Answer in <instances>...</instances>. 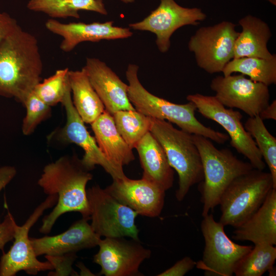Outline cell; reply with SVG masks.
Wrapping results in <instances>:
<instances>
[{"instance_id":"cell-27","label":"cell","mask_w":276,"mask_h":276,"mask_svg":"<svg viewBox=\"0 0 276 276\" xmlns=\"http://www.w3.org/2000/svg\"><path fill=\"white\" fill-rule=\"evenodd\" d=\"M276 247L267 244H255L237 264L234 274L236 276H261L274 268Z\"/></svg>"},{"instance_id":"cell-37","label":"cell","mask_w":276,"mask_h":276,"mask_svg":"<svg viewBox=\"0 0 276 276\" xmlns=\"http://www.w3.org/2000/svg\"><path fill=\"white\" fill-rule=\"evenodd\" d=\"M262 120H276V100H273L259 114Z\"/></svg>"},{"instance_id":"cell-19","label":"cell","mask_w":276,"mask_h":276,"mask_svg":"<svg viewBox=\"0 0 276 276\" xmlns=\"http://www.w3.org/2000/svg\"><path fill=\"white\" fill-rule=\"evenodd\" d=\"M83 68L105 110L110 114L119 110H135L128 97V85L105 62L97 58H88Z\"/></svg>"},{"instance_id":"cell-30","label":"cell","mask_w":276,"mask_h":276,"mask_svg":"<svg viewBox=\"0 0 276 276\" xmlns=\"http://www.w3.org/2000/svg\"><path fill=\"white\" fill-rule=\"evenodd\" d=\"M69 71L68 68L57 70L53 75L38 83L33 92L51 107L61 103L66 94L71 90Z\"/></svg>"},{"instance_id":"cell-12","label":"cell","mask_w":276,"mask_h":276,"mask_svg":"<svg viewBox=\"0 0 276 276\" xmlns=\"http://www.w3.org/2000/svg\"><path fill=\"white\" fill-rule=\"evenodd\" d=\"M61 104L66 112V122L63 127L56 129L49 136L50 142L56 141L62 145L75 144L80 147L84 153L83 164L91 171L96 165L101 166L112 178H123L126 176L119 172L105 158L95 137L87 131L84 122L77 112L72 101L71 90L65 95Z\"/></svg>"},{"instance_id":"cell-23","label":"cell","mask_w":276,"mask_h":276,"mask_svg":"<svg viewBox=\"0 0 276 276\" xmlns=\"http://www.w3.org/2000/svg\"><path fill=\"white\" fill-rule=\"evenodd\" d=\"M242 31L236 38L234 58L258 57L271 59L272 54L267 48V43L272 34L268 24L257 17L248 14L239 20Z\"/></svg>"},{"instance_id":"cell-9","label":"cell","mask_w":276,"mask_h":276,"mask_svg":"<svg viewBox=\"0 0 276 276\" xmlns=\"http://www.w3.org/2000/svg\"><path fill=\"white\" fill-rule=\"evenodd\" d=\"M239 34L236 25L228 21L201 27L191 37L188 49L194 53L200 68L211 74L222 72L234 58L235 43Z\"/></svg>"},{"instance_id":"cell-15","label":"cell","mask_w":276,"mask_h":276,"mask_svg":"<svg viewBox=\"0 0 276 276\" xmlns=\"http://www.w3.org/2000/svg\"><path fill=\"white\" fill-rule=\"evenodd\" d=\"M206 18L200 8L183 7L174 0H160L157 8L147 17L129 26L134 30L154 33L158 50L165 53L170 47V37L176 30L186 25H197Z\"/></svg>"},{"instance_id":"cell-39","label":"cell","mask_w":276,"mask_h":276,"mask_svg":"<svg viewBox=\"0 0 276 276\" xmlns=\"http://www.w3.org/2000/svg\"><path fill=\"white\" fill-rule=\"evenodd\" d=\"M268 2H269V3H270L271 4H272V5L275 6L276 5V0H266Z\"/></svg>"},{"instance_id":"cell-6","label":"cell","mask_w":276,"mask_h":276,"mask_svg":"<svg viewBox=\"0 0 276 276\" xmlns=\"http://www.w3.org/2000/svg\"><path fill=\"white\" fill-rule=\"evenodd\" d=\"M273 188L270 173L261 170L254 168L236 177L220 199L219 222L224 226L241 225L259 209Z\"/></svg>"},{"instance_id":"cell-16","label":"cell","mask_w":276,"mask_h":276,"mask_svg":"<svg viewBox=\"0 0 276 276\" xmlns=\"http://www.w3.org/2000/svg\"><path fill=\"white\" fill-rule=\"evenodd\" d=\"M105 190L138 215L156 217L160 214L164 205L166 191L142 178L131 179L126 176L113 179Z\"/></svg>"},{"instance_id":"cell-13","label":"cell","mask_w":276,"mask_h":276,"mask_svg":"<svg viewBox=\"0 0 276 276\" xmlns=\"http://www.w3.org/2000/svg\"><path fill=\"white\" fill-rule=\"evenodd\" d=\"M244 76H217L212 80L210 87L225 107L238 108L249 117H255L269 104L268 86Z\"/></svg>"},{"instance_id":"cell-36","label":"cell","mask_w":276,"mask_h":276,"mask_svg":"<svg viewBox=\"0 0 276 276\" xmlns=\"http://www.w3.org/2000/svg\"><path fill=\"white\" fill-rule=\"evenodd\" d=\"M16 174V170L14 167L4 166L0 167V192L11 181Z\"/></svg>"},{"instance_id":"cell-17","label":"cell","mask_w":276,"mask_h":276,"mask_svg":"<svg viewBox=\"0 0 276 276\" xmlns=\"http://www.w3.org/2000/svg\"><path fill=\"white\" fill-rule=\"evenodd\" d=\"M45 26L50 32L62 37L60 48L64 52H71L83 41L122 39L132 35L129 28L114 26L113 21L64 24L51 18L45 22Z\"/></svg>"},{"instance_id":"cell-3","label":"cell","mask_w":276,"mask_h":276,"mask_svg":"<svg viewBox=\"0 0 276 276\" xmlns=\"http://www.w3.org/2000/svg\"><path fill=\"white\" fill-rule=\"evenodd\" d=\"M138 70L137 65L129 64L126 72L128 97L136 110L150 118L173 123L183 131L203 136L219 144L228 140L227 134L207 127L197 119V108L193 102L175 104L149 92L139 81Z\"/></svg>"},{"instance_id":"cell-5","label":"cell","mask_w":276,"mask_h":276,"mask_svg":"<svg viewBox=\"0 0 276 276\" xmlns=\"http://www.w3.org/2000/svg\"><path fill=\"white\" fill-rule=\"evenodd\" d=\"M151 118L150 132L163 148L170 166L178 175L175 197L182 201L190 188L203 179L201 157L192 134L175 128L171 123Z\"/></svg>"},{"instance_id":"cell-35","label":"cell","mask_w":276,"mask_h":276,"mask_svg":"<svg viewBox=\"0 0 276 276\" xmlns=\"http://www.w3.org/2000/svg\"><path fill=\"white\" fill-rule=\"evenodd\" d=\"M18 26L15 18L6 12L0 11V45Z\"/></svg>"},{"instance_id":"cell-14","label":"cell","mask_w":276,"mask_h":276,"mask_svg":"<svg viewBox=\"0 0 276 276\" xmlns=\"http://www.w3.org/2000/svg\"><path fill=\"white\" fill-rule=\"evenodd\" d=\"M98 246L93 262L100 266L99 274L105 276L143 275L140 266L151 255V250L144 247L140 240L123 237L101 239Z\"/></svg>"},{"instance_id":"cell-18","label":"cell","mask_w":276,"mask_h":276,"mask_svg":"<svg viewBox=\"0 0 276 276\" xmlns=\"http://www.w3.org/2000/svg\"><path fill=\"white\" fill-rule=\"evenodd\" d=\"M89 219L82 218L75 222L68 229L59 235L41 238H30L36 257L45 255L61 256L94 247L101 237L88 223Z\"/></svg>"},{"instance_id":"cell-22","label":"cell","mask_w":276,"mask_h":276,"mask_svg":"<svg viewBox=\"0 0 276 276\" xmlns=\"http://www.w3.org/2000/svg\"><path fill=\"white\" fill-rule=\"evenodd\" d=\"M135 149L143 170L142 178L167 191L173 184L174 171L160 144L150 132L138 142Z\"/></svg>"},{"instance_id":"cell-4","label":"cell","mask_w":276,"mask_h":276,"mask_svg":"<svg viewBox=\"0 0 276 276\" xmlns=\"http://www.w3.org/2000/svg\"><path fill=\"white\" fill-rule=\"evenodd\" d=\"M192 137L203 168V179L199 183V189L204 217L219 205L221 195L234 179L254 168L249 162L239 159L230 150L217 148L209 139L197 134H192Z\"/></svg>"},{"instance_id":"cell-26","label":"cell","mask_w":276,"mask_h":276,"mask_svg":"<svg viewBox=\"0 0 276 276\" xmlns=\"http://www.w3.org/2000/svg\"><path fill=\"white\" fill-rule=\"evenodd\" d=\"M224 76L233 73L248 76L251 80L269 86L276 84V55L270 59L248 57L233 58L224 66Z\"/></svg>"},{"instance_id":"cell-7","label":"cell","mask_w":276,"mask_h":276,"mask_svg":"<svg viewBox=\"0 0 276 276\" xmlns=\"http://www.w3.org/2000/svg\"><path fill=\"white\" fill-rule=\"evenodd\" d=\"M90 225L100 237H126L140 240L135 222L138 214L120 203L105 189L95 185L86 190Z\"/></svg>"},{"instance_id":"cell-32","label":"cell","mask_w":276,"mask_h":276,"mask_svg":"<svg viewBox=\"0 0 276 276\" xmlns=\"http://www.w3.org/2000/svg\"><path fill=\"white\" fill-rule=\"evenodd\" d=\"M76 253H70L61 256H48L45 258L53 266L56 271L52 272V275H79L72 268V265L77 258Z\"/></svg>"},{"instance_id":"cell-33","label":"cell","mask_w":276,"mask_h":276,"mask_svg":"<svg viewBox=\"0 0 276 276\" xmlns=\"http://www.w3.org/2000/svg\"><path fill=\"white\" fill-rule=\"evenodd\" d=\"M196 262L189 257H185L158 276H183L196 266Z\"/></svg>"},{"instance_id":"cell-2","label":"cell","mask_w":276,"mask_h":276,"mask_svg":"<svg viewBox=\"0 0 276 276\" xmlns=\"http://www.w3.org/2000/svg\"><path fill=\"white\" fill-rule=\"evenodd\" d=\"M42 69L36 38L18 25L0 45V96L24 104Z\"/></svg>"},{"instance_id":"cell-25","label":"cell","mask_w":276,"mask_h":276,"mask_svg":"<svg viewBox=\"0 0 276 276\" xmlns=\"http://www.w3.org/2000/svg\"><path fill=\"white\" fill-rule=\"evenodd\" d=\"M127 4L135 0H120ZM31 11L42 12L52 18H79L80 10L94 11L107 15L103 0H29L27 5Z\"/></svg>"},{"instance_id":"cell-24","label":"cell","mask_w":276,"mask_h":276,"mask_svg":"<svg viewBox=\"0 0 276 276\" xmlns=\"http://www.w3.org/2000/svg\"><path fill=\"white\" fill-rule=\"evenodd\" d=\"M69 80L73 103L82 121L91 124L104 111L105 107L82 67L70 71Z\"/></svg>"},{"instance_id":"cell-34","label":"cell","mask_w":276,"mask_h":276,"mask_svg":"<svg viewBox=\"0 0 276 276\" xmlns=\"http://www.w3.org/2000/svg\"><path fill=\"white\" fill-rule=\"evenodd\" d=\"M14 217L8 212L4 221L0 223V249L4 251L5 244L14 239L15 225Z\"/></svg>"},{"instance_id":"cell-21","label":"cell","mask_w":276,"mask_h":276,"mask_svg":"<svg viewBox=\"0 0 276 276\" xmlns=\"http://www.w3.org/2000/svg\"><path fill=\"white\" fill-rule=\"evenodd\" d=\"M91 124L95 138L107 160L121 173L135 159L132 149L119 133L111 114L105 111Z\"/></svg>"},{"instance_id":"cell-29","label":"cell","mask_w":276,"mask_h":276,"mask_svg":"<svg viewBox=\"0 0 276 276\" xmlns=\"http://www.w3.org/2000/svg\"><path fill=\"white\" fill-rule=\"evenodd\" d=\"M244 126L255 139L262 158L269 169L273 188L276 189V138L268 131L259 115L249 117Z\"/></svg>"},{"instance_id":"cell-10","label":"cell","mask_w":276,"mask_h":276,"mask_svg":"<svg viewBox=\"0 0 276 276\" xmlns=\"http://www.w3.org/2000/svg\"><path fill=\"white\" fill-rule=\"evenodd\" d=\"M186 98L195 104L204 117L215 121L225 129L232 147L247 158L254 168L263 170L266 164L255 140L245 129L242 123L243 116L239 111L226 108L215 96L195 94Z\"/></svg>"},{"instance_id":"cell-31","label":"cell","mask_w":276,"mask_h":276,"mask_svg":"<svg viewBox=\"0 0 276 276\" xmlns=\"http://www.w3.org/2000/svg\"><path fill=\"white\" fill-rule=\"evenodd\" d=\"M26 114L22 123V132L24 135L31 134L37 126L51 115V107L40 99L33 91L23 104Z\"/></svg>"},{"instance_id":"cell-20","label":"cell","mask_w":276,"mask_h":276,"mask_svg":"<svg viewBox=\"0 0 276 276\" xmlns=\"http://www.w3.org/2000/svg\"><path fill=\"white\" fill-rule=\"evenodd\" d=\"M232 238L254 244H276V189H272L259 209L235 227Z\"/></svg>"},{"instance_id":"cell-8","label":"cell","mask_w":276,"mask_h":276,"mask_svg":"<svg viewBox=\"0 0 276 276\" xmlns=\"http://www.w3.org/2000/svg\"><path fill=\"white\" fill-rule=\"evenodd\" d=\"M201 231L205 246L202 259L196 262L197 268L208 276H231L239 260L252 248L238 244L227 236L224 226L215 220L212 214L203 217Z\"/></svg>"},{"instance_id":"cell-11","label":"cell","mask_w":276,"mask_h":276,"mask_svg":"<svg viewBox=\"0 0 276 276\" xmlns=\"http://www.w3.org/2000/svg\"><path fill=\"white\" fill-rule=\"evenodd\" d=\"M57 200V195H48L22 225L15 224L13 244L1 259V276H14L21 270L28 274L36 275L40 271L54 270L53 266L49 261L41 262L37 259L29 237V232L43 212L56 204Z\"/></svg>"},{"instance_id":"cell-1","label":"cell","mask_w":276,"mask_h":276,"mask_svg":"<svg viewBox=\"0 0 276 276\" xmlns=\"http://www.w3.org/2000/svg\"><path fill=\"white\" fill-rule=\"evenodd\" d=\"M90 171L76 154L64 155L44 167L38 185L47 195H57L58 200L43 219L40 233H49L57 219L65 213L79 212L90 220L86 189L93 177Z\"/></svg>"},{"instance_id":"cell-38","label":"cell","mask_w":276,"mask_h":276,"mask_svg":"<svg viewBox=\"0 0 276 276\" xmlns=\"http://www.w3.org/2000/svg\"><path fill=\"white\" fill-rule=\"evenodd\" d=\"M77 266L80 269L81 275H95L93 273H91L87 268L82 263H79L77 265Z\"/></svg>"},{"instance_id":"cell-28","label":"cell","mask_w":276,"mask_h":276,"mask_svg":"<svg viewBox=\"0 0 276 276\" xmlns=\"http://www.w3.org/2000/svg\"><path fill=\"white\" fill-rule=\"evenodd\" d=\"M112 116L119 133L132 149L150 131L151 118L136 109L117 111Z\"/></svg>"}]
</instances>
